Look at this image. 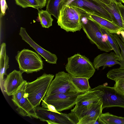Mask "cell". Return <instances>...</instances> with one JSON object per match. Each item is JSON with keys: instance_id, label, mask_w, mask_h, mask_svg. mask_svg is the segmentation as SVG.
I'll use <instances>...</instances> for the list:
<instances>
[{"instance_id": "2", "label": "cell", "mask_w": 124, "mask_h": 124, "mask_svg": "<svg viewBox=\"0 0 124 124\" xmlns=\"http://www.w3.org/2000/svg\"><path fill=\"white\" fill-rule=\"evenodd\" d=\"M54 77L53 75L44 73L35 80L28 82L25 93L28 99L34 107L39 106Z\"/></svg>"}, {"instance_id": "15", "label": "cell", "mask_w": 124, "mask_h": 124, "mask_svg": "<svg viewBox=\"0 0 124 124\" xmlns=\"http://www.w3.org/2000/svg\"><path fill=\"white\" fill-rule=\"evenodd\" d=\"M94 0L109 13L111 17L113 23L123 28L121 17L116 2L111 0L109 4H106L101 0Z\"/></svg>"}, {"instance_id": "5", "label": "cell", "mask_w": 124, "mask_h": 124, "mask_svg": "<svg viewBox=\"0 0 124 124\" xmlns=\"http://www.w3.org/2000/svg\"><path fill=\"white\" fill-rule=\"evenodd\" d=\"M20 70L27 74L42 69L43 63L40 55L31 50L24 49L18 51L15 57Z\"/></svg>"}, {"instance_id": "17", "label": "cell", "mask_w": 124, "mask_h": 124, "mask_svg": "<svg viewBox=\"0 0 124 124\" xmlns=\"http://www.w3.org/2000/svg\"><path fill=\"white\" fill-rule=\"evenodd\" d=\"M17 107L16 110L22 116L38 119L35 108L28 99L26 93L20 100Z\"/></svg>"}, {"instance_id": "8", "label": "cell", "mask_w": 124, "mask_h": 124, "mask_svg": "<svg viewBox=\"0 0 124 124\" xmlns=\"http://www.w3.org/2000/svg\"><path fill=\"white\" fill-rule=\"evenodd\" d=\"M102 105L101 100L97 103L86 107L75 108L72 112L78 119V124H94L102 113Z\"/></svg>"}, {"instance_id": "12", "label": "cell", "mask_w": 124, "mask_h": 124, "mask_svg": "<svg viewBox=\"0 0 124 124\" xmlns=\"http://www.w3.org/2000/svg\"><path fill=\"white\" fill-rule=\"evenodd\" d=\"M23 73L20 70H14L7 75L4 80V87L8 95H12L23 82Z\"/></svg>"}, {"instance_id": "23", "label": "cell", "mask_w": 124, "mask_h": 124, "mask_svg": "<svg viewBox=\"0 0 124 124\" xmlns=\"http://www.w3.org/2000/svg\"><path fill=\"white\" fill-rule=\"evenodd\" d=\"M38 10V18L41 26L43 28H49L52 25L53 20L51 15L46 10Z\"/></svg>"}, {"instance_id": "4", "label": "cell", "mask_w": 124, "mask_h": 124, "mask_svg": "<svg viewBox=\"0 0 124 124\" xmlns=\"http://www.w3.org/2000/svg\"><path fill=\"white\" fill-rule=\"evenodd\" d=\"M57 19L58 25L67 32H74L82 28L80 13L76 8L69 5L62 6Z\"/></svg>"}, {"instance_id": "1", "label": "cell", "mask_w": 124, "mask_h": 124, "mask_svg": "<svg viewBox=\"0 0 124 124\" xmlns=\"http://www.w3.org/2000/svg\"><path fill=\"white\" fill-rule=\"evenodd\" d=\"M78 9L81 17L82 28L87 38L101 51L107 52L113 50L106 41L99 25Z\"/></svg>"}, {"instance_id": "28", "label": "cell", "mask_w": 124, "mask_h": 124, "mask_svg": "<svg viewBox=\"0 0 124 124\" xmlns=\"http://www.w3.org/2000/svg\"><path fill=\"white\" fill-rule=\"evenodd\" d=\"M41 105L42 107L47 109L51 111L58 113H61L58 112L54 106L47 103L43 100H42Z\"/></svg>"}, {"instance_id": "29", "label": "cell", "mask_w": 124, "mask_h": 124, "mask_svg": "<svg viewBox=\"0 0 124 124\" xmlns=\"http://www.w3.org/2000/svg\"><path fill=\"white\" fill-rule=\"evenodd\" d=\"M1 5L0 17H2L5 15L6 10L8 8L6 0H0Z\"/></svg>"}, {"instance_id": "21", "label": "cell", "mask_w": 124, "mask_h": 124, "mask_svg": "<svg viewBox=\"0 0 124 124\" xmlns=\"http://www.w3.org/2000/svg\"><path fill=\"white\" fill-rule=\"evenodd\" d=\"M99 119L102 124H124V117L117 116L108 112L102 113Z\"/></svg>"}, {"instance_id": "6", "label": "cell", "mask_w": 124, "mask_h": 124, "mask_svg": "<svg viewBox=\"0 0 124 124\" xmlns=\"http://www.w3.org/2000/svg\"><path fill=\"white\" fill-rule=\"evenodd\" d=\"M71 75L64 71L56 73L49 86L45 96L60 93H82L73 83Z\"/></svg>"}, {"instance_id": "36", "label": "cell", "mask_w": 124, "mask_h": 124, "mask_svg": "<svg viewBox=\"0 0 124 124\" xmlns=\"http://www.w3.org/2000/svg\"><path fill=\"white\" fill-rule=\"evenodd\" d=\"M121 3H124V0H120Z\"/></svg>"}, {"instance_id": "33", "label": "cell", "mask_w": 124, "mask_h": 124, "mask_svg": "<svg viewBox=\"0 0 124 124\" xmlns=\"http://www.w3.org/2000/svg\"><path fill=\"white\" fill-rule=\"evenodd\" d=\"M117 35L124 43V30L121 31L119 34Z\"/></svg>"}, {"instance_id": "32", "label": "cell", "mask_w": 124, "mask_h": 124, "mask_svg": "<svg viewBox=\"0 0 124 124\" xmlns=\"http://www.w3.org/2000/svg\"><path fill=\"white\" fill-rule=\"evenodd\" d=\"M39 5L41 9L45 7L47 4V0H36Z\"/></svg>"}, {"instance_id": "14", "label": "cell", "mask_w": 124, "mask_h": 124, "mask_svg": "<svg viewBox=\"0 0 124 124\" xmlns=\"http://www.w3.org/2000/svg\"><path fill=\"white\" fill-rule=\"evenodd\" d=\"M120 60L115 52L109 53H104L100 54L94 59L93 65L95 69L98 70L100 67L103 66L102 69L107 67H111L120 63Z\"/></svg>"}, {"instance_id": "26", "label": "cell", "mask_w": 124, "mask_h": 124, "mask_svg": "<svg viewBox=\"0 0 124 124\" xmlns=\"http://www.w3.org/2000/svg\"><path fill=\"white\" fill-rule=\"evenodd\" d=\"M16 4L23 8L31 7L38 9H41L36 0H15Z\"/></svg>"}, {"instance_id": "30", "label": "cell", "mask_w": 124, "mask_h": 124, "mask_svg": "<svg viewBox=\"0 0 124 124\" xmlns=\"http://www.w3.org/2000/svg\"><path fill=\"white\" fill-rule=\"evenodd\" d=\"M116 3L121 17L123 24V28L124 30V6L121 3Z\"/></svg>"}, {"instance_id": "11", "label": "cell", "mask_w": 124, "mask_h": 124, "mask_svg": "<svg viewBox=\"0 0 124 124\" xmlns=\"http://www.w3.org/2000/svg\"><path fill=\"white\" fill-rule=\"evenodd\" d=\"M19 35L23 40L34 49L48 63L52 64L56 63L57 58L56 55L44 49L35 42L28 35L25 28L21 27Z\"/></svg>"}, {"instance_id": "16", "label": "cell", "mask_w": 124, "mask_h": 124, "mask_svg": "<svg viewBox=\"0 0 124 124\" xmlns=\"http://www.w3.org/2000/svg\"><path fill=\"white\" fill-rule=\"evenodd\" d=\"M82 11L88 17L96 22L102 28L110 33L113 34H119L121 31L124 30L123 28L117 26L112 21Z\"/></svg>"}, {"instance_id": "34", "label": "cell", "mask_w": 124, "mask_h": 124, "mask_svg": "<svg viewBox=\"0 0 124 124\" xmlns=\"http://www.w3.org/2000/svg\"><path fill=\"white\" fill-rule=\"evenodd\" d=\"M104 3L106 4H109L110 2V0H101Z\"/></svg>"}, {"instance_id": "10", "label": "cell", "mask_w": 124, "mask_h": 124, "mask_svg": "<svg viewBox=\"0 0 124 124\" xmlns=\"http://www.w3.org/2000/svg\"><path fill=\"white\" fill-rule=\"evenodd\" d=\"M69 6L77 8L87 13L98 16L112 22L109 13L94 0H75Z\"/></svg>"}, {"instance_id": "24", "label": "cell", "mask_w": 124, "mask_h": 124, "mask_svg": "<svg viewBox=\"0 0 124 124\" xmlns=\"http://www.w3.org/2000/svg\"><path fill=\"white\" fill-rule=\"evenodd\" d=\"M62 0H48L46 10L57 19L60 12L59 5Z\"/></svg>"}, {"instance_id": "25", "label": "cell", "mask_w": 124, "mask_h": 124, "mask_svg": "<svg viewBox=\"0 0 124 124\" xmlns=\"http://www.w3.org/2000/svg\"><path fill=\"white\" fill-rule=\"evenodd\" d=\"M28 82L24 80L21 85L12 95V100L15 105L17 106L19 102L25 93Z\"/></svg>"}, {"instance_id": "3", "label": "cell", "mask_w": 124, "mask_h": 124, "mask_svg": "<svg viewBox=\"0 0 124 124\" xmlns=\"http://www.w3.org/2000/svg\"><path fill=\"white\" fill-rule=\"evenodd\" d=\"M65 68L68 73L73 76L85 78L88 79L95 71L93 64L89 59L78 53L68 58Z\"/></svg>"}, {"instance_id": "7", "label": "cell", "mask_w": 124, "mask_h": 124, "mask_svg": "<svg viewBox=\"0 0 124 124\" xmlns=\"http://www.w3.org/2000/svg\"><path fill=\"white\" fill-rule=\"evenodd\" d=\"M98 90L103 93L102 97V108L112 107L124 108V94L116 89L104 84L99 85L91 90Z\"/></svg>"}, {"instance_id": "18", "label": "cell", "mask_w": 124, "mask_h": 124, "mask_svg": "<svg viewBox=\"0 0 124 124\" xmlns=\"http://www.w3.org/2000/svg\"><path fill=\"white\" fill-rule=\"evenodd\" d=\"M107 77L108 78L115 81L113 87L124 94V70L119 68L110 70L107 73Z\"/></svg>"}, {"instance_id": "13", "label": "cell", "mask_w": 124, "mask_h": 124, "mask_svg": "<svg viewBox=\"0 0 124 124\" xmlns=\"http://www.w3.org/2000/svg\"><path fill=\"white\" fill-rule=\"evenodd\" d=\"M99 90H90L79 95L76 100L75 107H86L99 102L102 100L103 95Z\"/></svg>"}, {"instance_id": "20", "label": "cell", "mask_w": 124, "mask_h": 124, "mask_svg": "<svg viewBox=\"0 0 124 124\" xmlns=\"http://www.w3.org/2000/svg\"><path fill=\"white\" fill-rule=\"evenodd\" d=\"M101 29L106 41L112 48L116 55L120 59L121 62L122 58L119 49L120 47L113 34L110 33L101 27Z\"/></svg>"}, {"instance_id": "35", "label": "cell", "mask_w": 124, "mask_h": 124, "mask_svg": "<svg viewBox=\"0 0 124 124\" xmlns=\"http://www.w3.org/2000/svg\"><path fill=\"white\" fill-rule=\"evenodd\" d=\"M112 0L115 2L116 3H121L120 0Z\"/></svg>"}, {"instance_id": "19", "label": "cell", "mask_w": 124, "mask_h": 124, "mask_svg": "<svg viewBox=\"0 0 124 124\" xmlns=\"http://www.w3.org/2000/svg\"><path fill=\"white\" fill-rule=\"evenodd\" d=\"M9 58L6 53V44L3 43L1 45L0 54V75L1 80H4V75L9 67Z\"/></svg>"}, {"instance_id": "27", "label": "cell", "mask_w": 124, "mask_h": 124, "mask_svg": "<svg viewBox=\"0 0 124 124\" xmlns=\"http://www.w3.org/2000/svg\"><path fill=\"white\" fill-rule=\"evenodd\" d=\"M113 35L121 50L122 60L120 62L119 64L120 66L118 68L120 69L124 70V43L117 34H114Z\"/></svg>"}, {"instance_id": "22", "label": "cell", "mask_w": 124, "mask_h": 124, "mask_svg": "<svg viewBox=\"0 0 124 124\" xmlns=\"http://www.w3.org/2000/svg\"><path fill=\"white\" fill-rule=\"evenodd\" d=\"M71 80L75 85L81 92H87L91 89L89 84L88 79L86 78L72 75Z\"/></svg>"}, {"instance_id": "31", "label": "cell", "mask_w": 124, "mask_h": 124, "mask_svg": "<svg viewBox=\"0 0 124 124\" xmlns=\"http://www.w3.org/2000/svg\"><path fill=\"white\" fill-rule=\"evenodd\" d=\"M75 0H62L59 5L60 10L62 6L69 5L72 2Z\"/></svg>"}, {"instance_id": "9", "label": "cell", "mask_w": 124, "mask_h": 124, "mask_svg": "<svg viewBox=\"0 0 124 124\" xmlns=\"http://www.w3.org/2000/svg\"><path fill=\"white\" fill-rule=\"evenodd\" d=\"M84 93H58L45 96L43 100L47 103L54 106L60 112L72 108L76 104L78 96Z\"/></svg>"}]
</instances>
